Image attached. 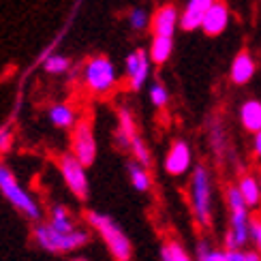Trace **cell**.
Here are the masks:
<instances>
[{
    "instance_id": "obj_1",
    "label": "cell",
    "mask_w": 261,
    "mask_h": 261,
    "mask_svg": "<svg viewBox=\"0 0 261 261\" xmlns=\"http://www.w3.org/2000/svg\"><path fill=\"white\" fill-rule=\"evenodd\" d=\"M225 197L229 205V231L225 233V248H242L251 240V208L238 187H227Z\"/></svg>"
},
{
    "instance_id": "obj_2",
    "label": "cell",
    "mask_w": 261,
    "mask_h": 261,
    "mask_svg": "<svg viewBox=\"0 0 261 261\" xmlns=\"http://www.w3.org/2000/svg\"><path fill=\"white\" fill-rule=\"evenodd\" d=\"M86 223H88L90 229H94L99 233L110 253L116 261H130L133 259V244H130L128 236L122 231V227L118 225L112 216H107L103 212H94V210H88L86 212Z\"/></svg>"
},
{
    "instance_id": "obj_3",
    "label": "cell",
    "mask_w": 261,
    "mask_h": 261,
    "mask_svg": "<svg viewBox=\"0 0 261 261\" xmlns=\"http://www.w3.org/2000/svg\"><path fill=\"white\" fill-rule=\"evenodd\" d=\"M35 242L47 253H73L90 242V231L75 227L73 231H58L49 223L35 227Z\"/></svg>"
},
{
    "instance_id": "obj_4",
    "label": "cell",
    "mask_w": 261,
    "mask_h": 261,
    "mask_svg": "<svg viewBox=\"0 0 261 261\" xmlns=\"http://www.w3.org/2000/svg\"><path fill=\"white\" fill-rule=\"evenodd\" d=\"M0 193H3L5 199L11 205H13L17 212L24 214L28 221H32V223H39L41 221L43 212H41L39 201L17 182L15 173L7 167L3 161H0Z\"/></svg>"
},
{
    "instance_id": "obj_5",
    "label": "cell",
    "mask_w": 261,
    "mask_h": 261,
    "mask_svg": "<svg viewBox=\"0 0 261 261\" xmlns=\"http://www.w3.org/2000/svg\"><path fill=\"white\" fill-rule=\"evenodd\" d=\"M191 210L201 227L212 223V180L210 171L203 165H197L191 173Z\"/></svg>"
},
{
    "instance_id": "obj_6",
    "label": "cell",
    "mask_w": 261,
    "mask_h": 261,
    "mask_svg": "<svg viewBox=\"0 0 261 261\" xmlns=\"http://www.w3.org/2000/svg\"><path fill=\"white\" fill-rule=\"evenodd\" d=\"M118 77H116V67L110 58L105 56H94L86 62L84 67V84L86 88L94 94H107L114 90Z\"/></svg>"
},
{
    "instance_id": "obj_7",
    "label": "cell",
    "mask_w": 261,
    "mask_h": 261,
    "mask_svg": "<svg viewBox=\"0 0 261 261\" xmlns=\"http://www.w3.org/2000/svg\"><path fill=\"white\" fill-rule=\"evenodd\" d=\"M58 167L62 173V180L67 184V189L75 195L77 199H86L90 193L88 184V173H86V165L71 152V154H62L58 159Z\"/></svg>"
},
{
    "instance_id": "obj_8",
    "label": "cell",
    "mask_w": 261,
    "mask_h": 261,
    "mask_svg": "<svg viewBox=\"0 0 261 261\" xmlns=\"http://www.w3.org/2000/svg\"><path fill=\"white\" fill-rule=\"evenodd\" d=\"M73 154L86 167H90L96 161V139H94L92 124L88 120H82L73 126Z\"/></svg>"
},
{
    "instance_id": "obj_9",
    "label": "cell",
    "mask_w": 261,
    "mask_h": 261,
    "mask_svg": "<svg viewBox=\"0 0 261 261\" xmlns=\"http://www.w3.org/2000/svg\"><path fill=\"white\" fill-rule=\"evenodd\" d=\"M193 165V152L191 146L184 139H176L171 144V148L167 150L165 156V171L169 176H184Z\"/></svg>"
},
{
    "instance_id": "obj_10",
    "label": "cell",
    "mask_w": 261,
    "mask_h": 261,
    "mask_svg": "<svg viewBox=\"0 0 261 261\" xmlns=\"http://www.w3.org/2000/svg\"><path fill=\"white\" fill-rule=\"evenodd\" d=\"M150 54L144 49H137L126 56V77L130 90H141V86L146 84L148 75H150Z\"/></svg>"
},
{
    "instance_id": "obj_11",
    "label": "cell",
    "mask_w": 261,
    "mask_h": 261,
    "mask_svg": "<svg viewBox=\"0 0 261 261\" xmlns=\"http://www.w3.org/2000/svg\"><path fill=\"white\" fill-rule=\"evenodd\" d=\"M229 24V9H227L225 0H214V3L208 7L201 21V28L208 37H219L221 32Z\"/></svg>"
},
{
    "instance_id": "obj_12",
    "label": "cell",
    "mask_w": 261,
    "mask_h": 261,
    "mask_svg": "<svg viewBox=\"0 0 261 261\" xmlns=\"http://www.w3.org/2000/svg\"><path fill=\"white\" fill-rule=\"evenodd\" d=\"M255 60L251 56L248 49H240L236 54V58L231 62V71H229V80L236 84V86H244L253 80L255 75Z\"/></svg>"
},
{
    "instance_id": "obj_13",
    "label": "cell",
    "mask_w": 261,
    "mask_h": 261,
    "mask_svg": "<svg viewBox=\"0 0 261 261\" xmlns=\"http://www.w3.org/2000/svg\"><path fill=\"white\" fill-rule=\"evenodd\" d=\"M214 3V0H189L187 9L184 13L180 15V26L182 30H195V28H201V21H203V15L208 7Z\"/></svg>"
},
{
    "instance_id": "obj_14",
    "label": "cell",
    "mask_w": 261,
    "mask_h": 261,
    "mask_svg": "<svg viewBox=\"0 0 261 261\" xmlns=\"http://www.w3.org/2000/svg\"><path fill=\"white\" fill-rule=\"evenodd\" d=\"M178 24V11L173 5H163L152 19V30L154 35H163V37H173V30Z\"/></svg>"
},
{
    "instance_id": "obj_15",
    "label": "cell",
    "mask_w": 261,
    "mask_h": 261,
    "mask_svg": "<svg viewBox=\"0 0 261 261\" xmlns=\"http://www.w3.org/2000/svg\"><path fill=\"white\" fill-rule=\"evenodd\" d=\"M135 135H137V128H135L133 114H130L128 110H120L118 112V126H116V133H114L116 146L122 148V150H128L130 141H133Z\"/></svg>"
},
{
    "instance_id": "obj_16",
    "label": "cell",
    "mask_w": 261,
    "mask_h": 261,
    "mask_svg": "<svg viewBox=\"0 0 261 261\" xmlns=\"http://www.w3.org/2000/svg\"><path fill=\"white\" fill-rule=\"evenodd\" d=\"M240 122L244 126V130L248 133H257L261 130V101L251 99V101H244L240 107Z\"/></svg>"
},
{
    "instance_id": "obj_17",
    "label": "cell",
    "mask_w": 261,
    "mask_h": 261,
    "mask_svg": "<svg viewBox=\"0 0 261 261\" xmlns=\"http://www.w3.org/2000/svg\"><path fill=\"white\" fill-rule=\"evenodd\" d=\"M238 189L242 191L244 199L248 203V208H257L261 203V184H259V176L255 173H242L240 180H238Z\"/></svg>"
},
{
    "instance_id": "obj_18",
    "label": "cell",
    "mask_w": 261,
    "mask_h": 261,
    "mask_svg": "<svg viewBox=\"0 0 261 261\" xmlns=\"http://www.w3.org/2000/svg\"><path fill=\"white\" fill-rule=\"evenodd\" d=\"M49 120L54 126H58V128H71L77 124V116H75V110L71 105L67 103H56V105H51L49 107Z\"/></svg>"
},
{
    "instance_id": "obj_19",
    "label": "cell",
    "mask_w": 261,
    "mask_h": 261,
    "mask_svg": "<svg viewBox=\"0 0 261 261\" xmlns=\"http://www.w3.org/2000/svg\"><path fill=\"white\" fill-rule=\"evenodd\" d=\"M126 171H128V178H130V184L133 189H137L139 193H148L152 189V176L146 165H141L139 161H130L126 165Z\"/></svg>"
},
{
    "instance_id": "obj_20",
    "label": "cell",
    "mask_w": 261,
    "mask_h": 261,
    "mask_svg": "<svg viewBox=\"0 0 261 261\" xmlns=\"http://www.w3.org/2000/svg\"><path fill=\"white\" fill-rule=\"evenodd\" d=\"M173 49V39L171 37H163V35H154L150 45V60L154 64H163L167 62Z\"/></svg>"
},
{
    "instance_id": "obj_21",
    "label": "cell",
    "mask_w": 261,
    "mask_h": 261,
    "mask_svg": "<svg viewBox=\"0 0 261 261\" xmlns=\"http://www.w3.org/2000/svg\"><path fill=\"white\" fill-rule=\"evenodd\" d=\"M49 225L54 227V229H58V231H73L75 227H77L75 221H73V216H71V210L67 208V205H60V203H56L51 208Z\"/></svg>"
},
{
    "instance_id": "obj_22",
    "label": "cell",
    "mask_w": 261,
    "mask_h": 261,
    "mask_svg": "<svg viewBox=\"0 0 261 261\" xmlns=\"http://www.w3.org/2000/svg\"><path fill=\"white\" fill-rule=\"evenodd\" d=\"M130 154H133V159L135 161H139L141 165H146V167H150V163H152V154H150V150H148V146L144 144V139H141L139 135H135L133 137V141H130Z\"/></svg>"
},
{
    "instance_id": "obj_23",
    "label": "cell",
    "mask_w": 261,
    "mask_h": 261,
    "mask_svg": "<svg viewBox=\"0 0 261 261\" xmlns=\"http://www.w3.org/2000/svg\"><path fill=\"white\" fill-rule=\"evenodd\" d=\"M43 67H45V71L51 73V75H60V73H64V71H69L71 60H69L67 56H62V54H51V56L45 58Z\"/></svg>"
},
{
    "instance_id": "obj_24",
    "label": "cell",
    "mask_w": 261,
    "mask_h": 261,
    "mask_svg": "<svg viewBox=\"0 0 261 261\" xmlns=\"http://www.w3.org/2000/svg\"><path fill=\"white\" fill-rule=\"evenodd\" d=\"M161 255H165V257H169L171 261H193L191 259V255L184 251V246L180 244V242H165L161 246Z\"/></svg>"
},
{
    "instance_id": "obj_25",
    "label": "cell",
    "mask_w": 261,
    "mask_h": 261,
    "mask_svg": "<svg viewBox=\"0 0 261 261\" xmlns=\"http://www.w3.org/2000/svg\"><path fill=\"white\" fill-rule=\"evenodd\" d=\"M197 261H227V255L225 251H214L208 242L201 240L197 244Z\"/></svg>"
},
{
    "instance_id": "obj_26",
    "label": "cell",
    "mask_w": 261,
    "mask_h": 261,
    "mask_svg": "<svg viewBox=\"0 0 261 261\" xmlns=\"http://www.w3.org/2000/svg\"><path fill=\"white\" fill-rule=\"evenodd\" d=\"M150 101L154 107H165L169 101V92L163 84H152L150 86Z\"/></svg>"
},
{
    "instance_id": "obj_27",
    "label": "cell",
    "mask_w": 261,
    "mask_h": 261,
    "mask_svg": "<svg viewBox=\"0 0 261 261\" xmlns=\"http://www.w3.org/2000/svg\"><path fill=\"white\" fill-rule=\"evenodd\" d=\"M210 141H212V148L221 154V150L225 148V130H223V126L219 122H214L210 126Z\"/></svg>"
},
{
    "instance_id": "obj_28",
    "label": "cell",
    "mask_w": 261,
    "mask_h": 261,
    "mask_svg": "<svg viewBox=\"0 0 261 261\" xmlns=\"http://www.w3.org/2000/svg\"><path fill=\"white\" fill-rule=\"evenodd\" d=\"M128 21H130V28L133 30H144L148 26V15L144 9H133L128 15Z\"/></svg>"
},
{
    "instance_id": "obj_29",
    "label": "cell",
    "mask_w": 261,
    "mask_h": 261,
    "mask_svg": "<svg viewBox=\"0 0 261 261\" xmlns=\"http://www.w3.org/2000/svg\"><path fill=\"white\" fill-rule=\"evenodd\" d=\"M251 242L261 251V216H251Z\"/></svg>"
},
{
    "instance_id": "obj_30",
    "label": "cell",
    "mask_w": 261,
    "mask_h": 261,
    "mask_svg": "<svg viewBox=\"0 0 261 261\" xmlns=\"http://www.w3.org/2000/svg\"><path fill=\"white\" fill-rule=\"evenodd\" d=\"M11 141H13V135H11V128L3 126V128H0V154H5V152L11 148Z\"/></svg>"
},
{
    "instance_id": "obj_31",
    "label": "cell",
    "mask_w": 261,
    "mask_h": 261,
    "mask_svg": "<svg viewBox=\"0 0 261 261\" xmlns=\"http://www.w3.org/2000/svg\"><path fill=\"white\" fill-rule=\"evenodd\" d=\"M225 255H227V261H244V251L242 248H225Z\"/></svg>"
},
{
    "instance_id": "obj_32",
    "label": "cell",
    "mask_w": 261,
    "mask_h": 261,
    "mask_svg": "<svg viewBox=\"0 0 261 261\" xmlns=\"http://www.w3.org/2000/svg\"><path fill=\"white\" fill-rule=\"evenodd\" d=\"M253 152L261 159V130H257L255 137H253Z\"/></svg>"
},
{
    "instance_id": "obj_33",
    "label": "cell",
    "mask_w": 261,
    "mask_h": 261,
    "mask_svg": "<svg viewBox=\"0 0 261 261\" xmlns=\"http://www.w3.org/2000/svg\"><path fill=\"white\" fill-rule=\"evenodd\" d=\"M244 261H261V251H257V248H253V251H246Z\"/></svg>"
},
{
    "instance_id": "obj_34",
    "label": "cell",
    "mask_w": 261,
    "mask_h": 261,
    "mask_svg": "<svg viewBox=\"0 0 261 261\" xmlns=\"http://www.w3.org/2000/svg\"><path fill=\"white\" fill-rule=\"evenodd\" d=\"M71 261H90V259H86V257H73Z\"/></svg>"
},
{
    "instance_id": "obj_35",
    "label": "cell",
    "mask_w": 261,
    "mask_h": 261,
    "mask_svg": "<svg viewBox=\"0 0 261 261\" xmlns=\"http://www.w3.org/2000/svg\"><path fill=\"white\" fill-rule=\"evenodd\" d=\"M161 261H171L169 257H165V255H161Z\"/></svg>"
},
{
    "instance_id": "obj_36",
    "label": "cell",
    "mask_w": 261,
    "mask_h": 261,
    "mask_svg": "<svg viewBox=\"0 0 261 261\" xmlns=\"http://www.w3.org/2000/svg\"><path fill=\"white\" fill-rule=\"evenodd\" d=\"M259 184H261V173H259Z\"/></svg>"
}]
</instances>
